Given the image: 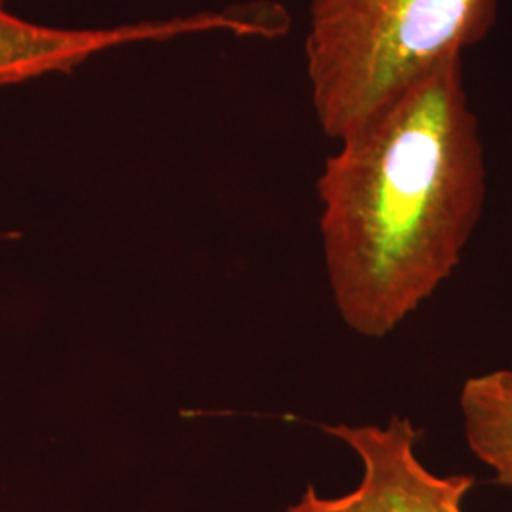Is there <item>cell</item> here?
Masks as SVG:
<instances>
[{"label": "cell", "mask_w": 512, "mask_h": 512, "mask_svg": "<svg viewBox=\"0 0 512 512\" xmlns=\"http://www.w3.org/2000/svg\"><path fill=\"white\" fill-rule=\"evenodd\" d=\"M486 192L463 57L340 141L317 194L330 291L349 329L385 338L437 293L482 219Z\"/></svg>", "instance_id": "obj_1"}, {"label": "cell", "mask_w": 512, "mask_h": 512, "mask_svg": "<svg viewBox=\"0 0 512 512\" xmlns=\"http://www.w3.org/2000/svg\"><path fill=\"white\" fill-rule=\"evenodd\" d=\"M499 0H311L306 71L323 133L344 141L480 44Z\"/></svg>", "instance_id": "obj_2"}, {"label": "cell", "mask_w": 512, "mask_h": 512, "mask_svg": "<svg viewBox=\"0 0 512 512\" xmlns=\"http://www.w3.org/2000/svg\"><path fill=\"white\" fill-rule=\"evenodd\" d=\"M325 431L361 459V482L340 497H321L310 486L285 512H465L463 499L475 488V476L427 469L416 452L420 431L410 418L393 416L385 425H325Z\"/></svg>", "instance_id": "obj_3"}, {"label": "cell", "mask_w": 512, "mask_h": 512, "mask_svg": "<svg viewBox=\"0 0 512 512\" xmlns=\"http://www.w3.org/2000/svg\"><path fill=\"white\" fill-rule=\"evenodd\" d=\"M255 37L256 19L247 8L145 19L99 29H65L21 18L0 0V86H14L48 74H69L95 55L147 42L196 35Z\"/></svg>", "instance_id": "obj_4"}, {"label": "cell", "mask_w": 512, "mask_h": 512, "mask_svg": "<svg viewBox=\"0 0 512 512\" xmlns=\"http://www.w3.org/2000/svg\"><path fill=\"white\" fill-rule=\"evenodd\" d=\"M459 410L469 450L492 469L495 484L512 490L511 368L467 378Z\"/></svg>", "instance_id": "obj_5"}]
</instances>
